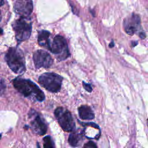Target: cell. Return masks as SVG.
I'll use <instances>...</instances> for the list:
<instances>
[{
	"mask_svg": "<svg viewBox=\"0 0 148 148\" xmlns=\"http://www.w3.org/2000/svg\"><path fill=\"white\" fill-rule=\"evenodd\" d=\"M14 87L25 97L33 101L42 102L45 99L43 92L29 79L16 77L12 80Z\"/></svg>",
	"mask_w": 148,
	"mask_h": 148,
	"instance_id": "1",
	"label": "cell"
},
{
	"mask_svg": "<svg viewBox=\"0 0 148 148\" xmlns=\"http://www.w3.org/2000/svg\"><path fill=\"white\" fill-rule=\"evenodd\" d=\"M5 59L10 69L16 74L25 72V61L22 51L18 47H10L5 54Z\"/></svg>",
	"mask_w": 148,
	"mask_h": 148,
	"instance_id": "2",
	"label": "cell"
},
{
	"mask_svg": "<svg viewBox=\"0 0 148 148\" xmlns=\"http://www.w3.org/2000/svg\"><path fill=\"white\" fill-rule=\"evenodd\" d=\"M62 80V77L57 73L47 72L39 76L38 82L47 91L57 92L61 89Z\"/></svg>",
	"mask_w": 148,
	"mask_h": 148,
	"instance_id": "3",
	"label": "cell"
},
{
	"mask_svg": "<svg viewBox=\"0 0 148 148\" xmlns=\"http://www.w3.org/2000/svg\"><path fill=\"white\" fill-rule=\"evenodd\" d=\"M12 25L18 42L29 39L32 31V23L28 18L20 17L16 20Z\"/></svg>",
	"mask_w": 148,
	"mask_h": 148,
	"instance_id": "4",
	"label": "cell"
},
{
	"mask_svg": "<svg viewBox=\"0 0 148 148\" xmlns=\"http://www.w3.org/2000/svg\"><path fill=\"white\" fill-rule=\"evenodd\" d=\"M49 50L56 55L59 61L64 60L70 56L66 40L60 35H56L53 38V41L50 42Z\"/></svg>",
	"mask_w": 148,
	"mask_h": 148,
	"instance_id": "5",
	"label": "cell"
},
{
	"mask_svg": "<svg viewBox=\"0 0 148 148\" xmlns=\"http://www.w3.org/2000/svg\"><path fill=\"white\" fill-rule=\"evenodd\" d=\"M54 115L62 129L66 132H72L75 128V123L71 113L66 109L58 107L54 110Z\"/></svg>",
	"mask_w": 148,
	"mask_h": 148,
	"instance_id": "6",
	"label": "cell"
},
{
	"mask_svg": "<svg viewBox=\"0 0 148 148\" xmlns=\"http://www.w3.org/2000/svg\"><path fill=\"white\" fill-rule=\"evenodd\" d=\"M31 119V126L33 131L39 135H43L47 131V125L42 117L35 110L31 109L28 113Z\"/></svg>",
	"mask_w": 148,
	"mask_h": 148,
	"instance_id": "7",
	"label": "cell"
},
{
	"mask_svg": "<svg viewBox=\"0 0 148 148\" xmlns=\"http://www.w3.org/2000/svg\"><path fill=\"white\" fill-rule=\"evenodd\" d=\"M33 60L36 69L40 68H49L53 63V60L51 56L47 51L43 50H36L34 53Z\"/></svg>",
	"mask_w": 148,
	"mask_h": 148,
	"instance_id": "8",
	"label": "cell"
},
{
	"mask_svg": "<svg viewBox=\"0 0 148 148\" xmlns=\"http://www.w3.org/2000/svg\"><path fill=\"white\" fill-rule=\"evenodd\" d=\"M140 26V18L138 14L132 13L124 18L123 27L127 34L132 35L137 32Z\"/></svg>",
	"mask_w": 148,
	"mask_h": 148,
	"instance_id": "9",
	"label": "cell"
},
{
	"mask_svg": "<svg viewBox=\"0 0 148 148\" xmlns=\"http://www.w3.org/2000/svg\"><path fill=\"white\" fill-rule=\"evenodd\" d=\"M15 13L20 17L28 18L33 11V2L30 0H18L13 5Z\"/></svg>",
	"mask_w": 148,
	"mask_h": 148,
	"instance_id": "10",
	"label": "cell"
},
{
	"mask_svg": "<svg viewBox=\"0 0 148 148\" xmlns=\"http://www.w3.org/2000/svg\"><path fill=\"white\" fill-rule=\"evenodd\" d=\"M50 36V32L46 30L40 31L38 36V42L39 45L43 47H45L47 50L49 49V46L51 42Z\"/></svg>",
	"mask_w": 148,
	"mask_h": 148,
	"instance_id": "11",
	"label": "cell"
},
{
	"mask_svg": "<svg viewBox=\"0 0 148 148\" xmlns=\"http://www.w3.org/2000/svg\"><path fill=\"white\" fill-rule=\"evenodd\" d=\"M79 117L82 120H92L94 117V113L91 108L87 105H82L78 108Z\"/></svg>",
	"mask_w": 148,
	"mask_h": 148,
	"instance_id": "12",
	"label": "cell"
},
{
	"mask_svg": "<svg viewBox=\"0 0 148 148\" xmlns=\"http://www.w3.org/2000/svg\"><path fill=\"white\" fill-rule=\"evenodd\" d=\"M83 138V132L78 131H72L69 135L68 142L72 147L80 146L82 143Z\"/></svg>",
	"mask_w": 148,
	"mask_h": 148,
	"instance_id": "13",
	"label": "cell"
},
{
	"mask_svg": "<svg viewBox=\"0 0 148 148\" xmlns=\"http://www.w3.org/2000/svg\"><path fill=\"white\" fill-rule=\"evenodd\" d=\"M43 140L44 148H55L54 143L50 136L47 135L45 136Z\"/></svg>",
	"mask_w": 148,
	"mask_h": 148,
	"instance_id": "14",
	"label": "cell"
},
{
	"mask_svg": "<svg viewBox=\"0 0 148 148\" xmlns=\"http://www.w3.org/2000/svg\"><path fill=\"white\" fill-rule=\"evenodd\" d=\"M83 148H98V147L94 142L89 141L84 145Z\"/></svg>",
	"mask_w": 148,
	"mask_h": 148,
	"instance_id": "15",
	"label": "cell"
},
{
	"mask_svg": "<svg viewBox=\"0 0 148 148\" xmlns=\"http://www.w3.org/2000/svg\"><path fill=\"white\" fill-rule=\"evenodd\" d=\"M6 89V84L4 80L2 79H0V95H2Z\"/></svg>",
	"mask_w": 148,
	"mask_h": 148,
	"instance_id": "16",
	"label": "cell"
},
{
	"mask_svg": "<svg viewBox=\"0 0 148 148\" xmlns=\"http://www.w3.org/2000/svg\"><path fill=\"white\" fill-rule=\"evenodd\" d=\"M83 86L84 87V88L88 92H91L92 90V87L91 86L90 84H88V83H85L84 82H83Z\"/></svg>",
	"mask_w": 148,
	"mask_h": 148,
	"instance_id": "17",
	"label": "cell"
},
{
	"mask_svg": "<svg viewBox=\"0 0 148 148\" xmlns=\"http://www.w3.org/2000/svg\"><path fill=\"white\" fill-rule=\"evenodd\" d=\"M139 36L140 37V38H142V39H144V38H145V37H146V35H145V34L144 32H140V33L139 34Z\"/></svg>",
	"mask_w": 148,
	"mask_h": 148,
	"instance_id": "18",
	"label": "cell"
},
{
	"mask_svg": "<svg viewBox=\"0 0 148 148\" xmlns=\"http://www.w3.org/2000/svg\"><path fill=\"white\" fill-rule=\"evenodd\" d=\"M138 44V42L137 41H132V47H134V46H135L136 45Z\"/></svg>",
	"mask_w": 148,
	"mask_h": 148,
	"instance_id": "19",
	"label": "cell"
},
{
	"mask_svg": "<svg viewBox=\"0 0 148 148\" xmlns=\"http://www.w3.org/2000/svg\"><path fill=\"white\" fill-rule=\"evenodd\" d=\"M114 43L113 41H112V42H111L110 43L109 45V47H114Z\"/></svg>",
	"mask_w": 148,
	"mask_h": 148,
	"instance_id": "20",
	"label": "cell"
},
{
	"mask_svg": "<svg viewBox=\"0 0 148 148\" xmlns=\"http://www.w3.org/2000/svg\"><path fill=\"white\" fill-rule=\"evenodd\" d=\"M4 3V1H0V6L3 5Z\"/></svg>",
	"mask_w": 148,
	"mask_h": 148,
	"instance_id": "21",
	"label": "cell"
},
{
	"mask_svg": "<svg viewBox=\"0 0 148 148\" xmlns=\"http://www.w3.org/2000/svg\"><path fill=\"white\" fill-rule=\"evenodd\" d=\"M2 32H3V30H2V29L1 28H0V35L2 34Z\"/></svg>",
	"mask_w": 148,
	"mask_h": 148,
	"instance_id": "22",
	"label": "cell"
},
{
	"mask_svg": "<svg viewBox=\"0 0 148 148\" xmlns=\"http://www.w3.org/2000/svg\"><path fill=\"white\" fill-rule=\"evenodd\" d=\"M1 18H2V15H1V12L0 10V21L1 20Z\"/></svg>",
	"mask_w": 148,
	"mask_h": 148,
	"instance_id": "23",
	"label": "cell"
},
{
	"mask_svg": "<svg viewBox=\"0 0 148 148\" xmlns=\"http://www.w3.org/2000/svg\"><path fill=\"white\" fill-rule=\"evenodd\" d=\"M1 134H0V139H1Z\"/></svg>",
	"mask_w": 148,
	"mask_h": 148,
	"instance_id": "24",
	"label": "cell"
}]
</instances>
